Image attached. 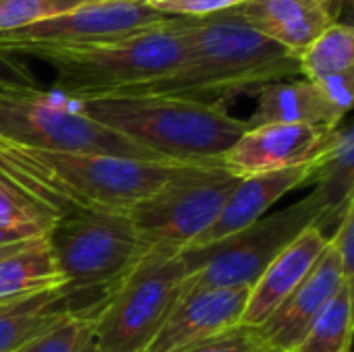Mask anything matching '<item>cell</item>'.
<instances>
[{
	"instance_id": "33",
	"label": "cell",
	"mask_w": 354,
	"mask_h": 352,
	"mask_svg": "<svg viewBox=\"0 0 354 352\" xmlns=\"http://www.w3.org/2000/svg\"><path fill=\"white\" fill-rule=\"evenodd\" d=\"M25 243H29V241H25ZM23 243H15V245H6V247H0V261L6 257V255H10L12 251H17L19 247H21Z\"/></svg>"
},
{
	"instance_id": "34",
	"label": "cell",
	"mask_w": 354,
	"mask_h": 352,
	"mask_svg": "<svg viewBox=\"0 0 354 352\" xmlns=\"http://www.w3.org/2000/svg\"><path fill=\"white\" fill-rule=\"evenodd\" d=\"M77 352H100L97 351V346H95V340H93V336H91V338H89V340H87V342H85V344H83V346H81V349H79Z\"/></svg>"
},
{
	"instance_id": "11",
	"label": "cell",
	"mask_w": 354,
	"mask_h": 352,
	"mask_svg": "<svg viewBox=\"0 0 354 352\" xmlns=\"http://www.w3.org/2000/svg\"><path fill=\"white\" fill-rule=\"evenodd\" d=\"M328 133L309 124L251 127L222 156L220 166L234 178L309 166L317 160Z\"/></svg>"
},
{
	"instance_id": "24",
	"label": "cell",
	"mask_w": 354,
	"mask_h": 352,
	"mask_svg": "<svg viewBox=\"0 0 354 352\" xmlns=\"http://www.w3.org/2000/svg\"><path fill=\"white\" fill-rule=\"evenodd\" d=\"M93 336V315L68 313L19 352H77Z\"/></svg>"
},
{
	"instance_id": "12",
	"label": "cell",
	"mask_w": 354,
	"mask_h": 352,
	"mask_svg": "<svg viewBox=\"0 0 354 352\" xmlns=\"http://www.w3.org/2000/svg\"><path fill=\"white\" fill-rule=\"evenodd\" d=\"M251 288H205L183 293L145 352L185 349L241 324Z\"/></svg>"
},
{
	"instance_id": "30",
	"label": "cell",
	"mask_w": 354,
	"mask_h": 352,
	"mask_svg": "<svg viewBox=\"0 0 354 352\" xmlns=\"http://www.w3.org/2000/svg\"><path fill=\"white\" fill-rule=\"evenodd\" d=\"M39 83L33 77V73L19 60H15L10 54L0 52V91H39Z\"/></svg>"
},
{
	"instance_id": "31",
	"label": "cell",
	"mask_w": 354,
	"mask_h": 352,
	"mask_svg": "<svg viewBox=\"0 0 354 352\" xmlns=\"http://www.w3.org/2000/svg\"><path fill=\"white\" fill-rule=\"evenodd\" d=\"M39 237H46V234L37 232V230H31V228H6V226H0V247L33 241V239H39Z\"/></svg>"
},
{
	"instance_id": "22",
	"label": "cell",
	"mask_w": 354,
	"mask_h": 352,
	"mask_svg": "<svg viewBox=\"0 0 354 352\" xmlns=\"http://www.w3.org/2000/svg\"><path fill=\"white\" fill-rule=\"evenodd\" d=\"M346 71H354V33L351 25L336 21L299 56V73L317 81Z\"/></svg>"
},
{
	"instance_id": "4",
	"label": "cell",
	"mask_w": 354,
	"mask_h": 352,
	"mask_svg": "<svg viewBox=\"0 0 354 352\" xmlns=\"http://www.w3.org/2000/svg\"><path fill=\"white\" fill-rule=\"evenodd\" d=\"M172 17L131 37L83 46H15L4 54L35 56L54 71V87L68 100L114 95L174 71L185 58L183 25Z\"/></svg>"
},
{
	"instance_id": "3",
	"label": "cell",
	"mask_w": 354,
	"mask_h": 352,
	"mask_svg": "<svg viewBox=\"0 0 354 352\" xmlns=\"http://www.w3.org/2000/svg\"><path fill=\"white\" fill-rule=\"evenodd\" d=\"M77 108L162 162L220 166L249 129L222 106L168 95H100L73 100Z\"/></svg>"
},
{
	"instance_id": "19",
	"label": "cell",
	"mask_w": 354,
	"mask_h": 352,
	"mask_svg": "<svg viewBox=\"0 0 354 352\" xmlns=\"http://www.w3.org/2000/svg\"><path fill=\"white\" fill-rule=\"evenodd\" d=\"M62 286L64 280L56 268L46 237L23 243L0 261V305L58 290Z\"/></svg>"
},
{
	"instance_id": "10",
	"label": "cell",
	"mask_w": 354,
	"mask_h": 352,
	"mask_svg": "<svg viewBox=\"0 0 354 352\" xmlns=\"http://www.w3.org/2000/svg\"><path fill=\"white\" fill-rule=\"evenodd\" d=\"M168 19L172 17L158 12L147 0H95L0 33V52L15 46H83L122 39Z\"/></svg>"
},
{
	"instance_id": "16",
	"label": "cell",
	"mask_w": 354,
	"mask_h": 352,
	"mask_svg": "<svg viewBox=\"0 0 354 352\" xmlns=\"http://www.w3.org/2000/svg\"><path fill=\"white\" fill-rule=\"evenodd\" d=\"M236 10L253 29L297 58L338 21L317 0H247Z\"/></svg>"
},
{
	"instance_id": "15",
	"label": "cell",
	"mask_w": 354,
	"mask_h": 352,
	"mask_svg": "<svg viewBox=\"0 0 354 352\" xmlns=\"http://www.w3.org/2000/svg\"><path fill=\"white\" fill-rule=\"evenodd\" d=\"M313 178H315V162L309 166L239 178L236 187L232 189L228 201L224 203V207L218 214V218L214 220V224L187 249L207 247V245H214L230 234H236L239 230H243V228L251 226L253 222H257L259 218H263L266 212L276 201H280L286 193L299 189L305 183H311Z\"/></svg>"
},
{
	"instance_id": "26",
	"label": "cell",
	"mask_w": 354,
	"mask_h": 352,
	"mask_svg": "<svg viewBox=\"0 0 354 352\" xmlns=\"http://www.w3.org/2000/svg\"><path fill=\"white\" fill-rule=\"evenodd\" d=\"M64 10H71V6L50 0H0V33L27 27Z\"/></svg>"
},
{
	"instance_id": "21",
	"label": "cell",
	"mask_w": 354,
	"mask_h": 352,
	"mask_svg": "<svg viewBox=\"0 0 354 352\" xmlns=\"http://www.w3.org/2000/svg\"><path fill=\"white\" fill-rule=\"evenodd\" d=\"M353 282H346L315 317L292 352H351Z\"/></svg>"
},
{
	"instance_id": "29",
	"label": "cell",
	"mask_w": 354,
	"mask_h": 352,
	"mask_svg": "<svg viewBox=\"0 0 354 352\" xmlns=\"http://www.w3.org/2000/svg\"><path fill=\"white\" fill-rule=\"evenodd\" d=\"M354 201L344 210L340 222L336 224V228L332 230L330 234V245L332 249L338 253V259L344 268V274L346 278L353 282L354 276Z\"/></svg>"
},
{
	"instance_id": "8",
	"label": "cell",
	"mask_w": 354,
	"mask_h": 352,
	"mask_svg": "<svg viewBox=\"0 0 354 352\" xmlns=\"http://www.w3.org/2000/svg\"><path fill=\"white\" fill-rule=\"evenodd\" d=\"M0 139L46 151L108 154L162 162L127 137L83 114L73 100L41 89L27 93L0 91Z\"/></svg>"
},
{
	"instance_id": "13",
	"label": "cell",
	"mask_w": 354,
	"mask_h": 352,
	"mask_svg": "<svg viewBox=\"0 0 354 352\" xmlns=\"http://www.w3.org/2000/svg\"><path fill=\"white\" fill-rule=\"evenodd\" d=\"M351 282L338 259V253L328 243L311 274L292 290V295L259 326V336L276 352H292L315 317L332 301V297Z\"/></svg>"
},
{
	"instance_id": "5",
	"label": "cell",
	"mask_w": 354,
	"mask_h": 352,
	"mask_svg": "<svg viewBox=\"0 0 354 352\" xmlns=\"http://www.w3.org/2000/svg\"><path fill=\"white\" fill-rule=\"evenodd\" d=\"M75 313L95 315L112 286L147 251L127 212H77L46 234Z\"/></svg>"
},
{
	"instance_id": "17",
	"label": "cell",
	"mask_w": 354,
	"mask_h": 352,
	"mask_svg": "<svg viewBox=\"0 0 354 352\" xmlns=\"http://www.w3.org/2000/svg\"><path fill=\"white\" fill-rule=\"evenodd\" d=\"M257 108L247 120L251 127L261 124H309L322 131H332L342 120L324 102L313 81H278L257 93Z\"/></svg>"
},
{
	"instance_id": "7",
	"label": "cell",
	"mask_w": 354,
	"mask_h": 352,
	"mask_svg": "<svg viewBox=\"0 0 354 352\" xmlns=\"http://www.w3.org/2000/svg\"><path fill=\"white\" fill-rule=\"evenodd\" d=\"M187 268L183 249L149 247L112 286L93 315L100 352H145L180 297Z\"/></svg>"
},
{
	"instance_id": "14",
	"label": "cell",
	"mask_w": 354,
	"mask_h": 352,
	"mask_svg": "<svg viewBox=\"0 0 354 352\" xmlns=\"http://www.w3.org/2000/svg\"><path fill=\"white\" fill-rule=\"evenodd\" d=\"M330 239L313 224L305 228L259 276L249 290V301L239 326L259 328L311 274L326 253Z\"/></svg>"
},
{
	"instance_id": "2",
	"label": "cell",
	"mask_w": 354,
	"mask_h": 352,
	"mask_svg": "<svg viewBox=\"0 0 354 352\" xmlns=\"http://www.w3.org/2000/svg\"><path fill=\"white\" fill-rule=\"evenodd\" d=\"M185 58L160 79L114 95H168L222 106L241 93L301 75L299 58L253 29L236 8L183 25Z\"/></svg>"
},
{
	"instance_id": "18",
	"label": "cell",
	"mask_w": 354,
	"mask_h": 352,
	"mask_svg": "<svg viewBox=\"0 0 354 352\" xmlns=\"http://www.w3.org/2000/svg\"><path fill=\"white\" fill-rule=\"evenodd\" d=\"M313 183L326 205V216L317 228L328 237V230L336 228L344 210L353 203L354 133L351 124H338L326 135L324 147L315 160Z\"/></svg>"
},
{
	"instance_id": "23",
	"label": "cell",
	"mask_w": 354,
	"mask_h": 352,
	"mask_svg": "<svg viewBox=\"0 0 354 352\" xmlns=\"http://www.w3.org/2000/svg\"><path fill=\"white\" fill-rule=\"evenodd\" d=\"M52 224L54 218L41 205L0 176V226L31 228L48 234Z\"/></svg>"
},
{
	"instance_id": "32",
	"label": "cell",
	"mask_w": 354,
	"mask_h": 352,
	"mask_svg": "<svg viewBox=\"0 0 354 352\" xmlns=\"http://www.w3.org/2000/svg\"><path fill=\"white\" fill-rule=\"evenodd\" d=\"M317 2H322V4H324V6H326V8H328L336 19H338V15L342 12V8H344V2H346V0H317Z\"/></svg>"
},
{
	"instance_id": "20",
	"label": "cell",
	"mask_w": 354,
	"mask_h": 352,
	"mask_svg": "<svg viewBox=\"0 0 354 352\" xmlns=\"http://www.w3.org/2000/svg\"><path fill=\"white\" fill-rule=\"evenodd\" d=\"M68 313L75 311L62 288L0 305V352L25 349Z\"/></svg>"
},
{
	"instance_id": "35",
	"label": "cell",
	"mask_w": 354,
	"mask_h": 352,
	"mask_svg": "<svg viewBox=\"0 0 354 352\" xmlns=\"http://www.w3.org/2000/svg\"><path fill=\"white\" fill-rule=\"evenodd\" d=\"M50 2H60V4H66L71 8L79 6V4H85V2H95V0H50Z\"/></svg>"
},
{
	"instance_id": "28",
	"label": "cell",
	"mask_w": 354,
	"mask_h": 352,
	"mask_svg": "<svg viewBox=\"0 0 354 352\" xmlns=\"http://www.w3.org/2000/svg\"><path fill=\"white\" fill-rule=\"evenodd\" d=\"M315 87L319 89L324 102L332 108V112L344 120V116L348 114V110L353 108V95H354V71L346 73H336V75H328L322 77L317 81H313Z\"/></svg>"
},
{
	"instance_id": "27",
	"label": "cell",
	"mask_w": 354,
	"mask_h": 352,
	"mask_svg": "<svg viewBox=\"0 0 354 352\" xmlns=\"http://www.w3.org/2000/svg\"><path fill=\"white\" fill-rule=\"evenodd\" d=\"M151 8L166 17L203 19L228 8H236L247 0H147Z\"/></svg>"
},
{
	"instance_id": "1",
	"label": "cell",
	"mask_w": 354,
	"mask_h": 352,
	"mask_svg": "<svg viewBox=\"0 0 354 352\" xmlns=\"http://www.w3.org/2000/svg\"><path fill=\"white\" fill-rule=\"evenodd\" d=\"M195 168L203 166L46 151L0 139V176L41 205L54 222L77 212H129Z\"/></svg>"
},
{
	"instance_id": "9",
	"label": "cell",
	"mask_w": 354,
	"mask_h": 352,
	"mask_svg": "<svg viewBox=\"0 0 354 352\" xmlns=\"http://www.w3.org/2000/svg\"><path fill=\"white\" fill-rule=\"evenodd\" d=\"M236 183L222 166L195 168L127 214L147 249H187L214 224Z\"/></svg>"
},
{
	"instance_id": "25",
	"label": "cell",
	"mask_w": 354,
	"mask_h": 352,
	"mask_svg": "<svg viewBox=\"0 0 354 352\" xmlns=\"http://www.w3.org/2000/svg\"><path fill=\"white\" fill-rule=\"evenodd\" d=\"M183 352H276L255 328L232 326L220 334H214Z\"/></svg>"
},
{
	"instance_id": "6",
	"label": "cell",
	"mask_w": 354,
	"mask_h": 352,
	"mask_svg": "<svg viewBox=\"0 0 354 352\" xmlns=\"http://www.w3.org/2000/svg\"><path fill=\"white\" fill-rule=\"evenodd\" d=\"M326 205L317 189L305 199L263 216L251 226L207 247L183 249L187 278L183 293L205 288H251L268 266L309 226H317Z\"/></svg>"
}]
</instances>
